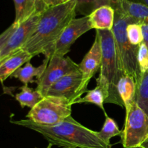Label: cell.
<instances>
[{
    "label": "cell",
    "mask_w": 148,
    "mask_h": 148,
    "mask_svg": "<svg viewBox=\"0 0 148 148\" xmlns=\"http://www.w3.org/2000/svg\"><path fill=\"white\" fill-rule=\"evenodd\" d=\"M11 122L40 133L49 143L60 147L111 148V145H107L100 139L98 131L84 126L72 115L52 126L38 124L29 119Z\"/></svg>",
    "instance_id": "obj_1"
},
{
    "label": "cell",
    "mask_w": 148,
    "mask_h": 148,
    "mask_svg": "<svg viewBox=\"0 0 148 148\" xmlns=\"http://www.w3.org/2000/svg\"><path fill=\"white\" fill-rule=\"evenodd\" d=\"M77 0H69L59 5L47 7L36 29L22 49L33 57L43 54L51 46L76 16Z\"/></svg>",
    "instance_id": "obj_2"
},
{
    "label": "cell",
    "mask_w": 148,
    "mask_h": 148,
    "mask_svg": "<svg viewBox=\"0 0 148 148\" xmlns=\"http://www.w3.org/2000/svg\"><path fill=\"white\" fill-rule=\"evenodd\" d=\"M96 32L100 36L102 48L101 71L96 78V84L103 86L108 92V97L105 103H111L124 107L118 92L119 81L124 74L120 67L113 32L111 30H96Z\"/></svg>",
    "instance_id": "obj_3"
},
{
    "label": "cell",
    "mask_w": 148,
    "mask_h": 148,
    "mask_svg": "<svg viewBox=\"0 0 148 148\" xmlns=\"http://www.w3.org/2000/svg\"><path fill=\"white\" fill-rule=\"evenodd\" d=\"M131 23H139L135 19L115 10V19L111 30L114 35L120 67L124 75H130L135 79L137 85L142 73L137 61L139 46H134L131 44L127 37V27Z\"/></svg>",
    "instance_id": "obj_4"
},
{
    "label": "cell",
    "mask_w": 148,
    "mask_h": 148,
    "mask_svg": "<svg viewBox=\"0 0 148 148\" xmlns=\"http://www.w3.org/2000/svg\"><path fill=\"white\" fill-rule=\"evenodd\" d=\"M71 100L62 97L46 95L26 115V118L38 124L52 126L71 115Z\"/></svg>",
    "instance_id": "obj_5"
},
{
    "label": "cell",
    "mask_w": 148,
    "mask_h": 148,
    "mask_svg": "<svg viewBox=\"0 0 148 148\" xmlns=\"http://www.w3.org/2000/svg\"><path fill=\"white\" fill-rule=\"evenodd\" d=\"M121 137L124 148L142 145L148 137V116L135 102L126 112Z\"/></svg>",
    "instance_id": "obj_6"
},
{
    "label": "cell",
    "mask_w": 148,
    "mask_h": 148,
    "mask_svg": "<svg viewBox=\"0 0 148 148\" xmlns=\"http://www.w3.org/2000/svg\"><path fill=\"white\" fill-rule=\"evenodd\" d=\"M91 30L89 23V16H82L74 18L64 30L59 39L43 52L45 57L52 56L64 57L70 51V47L79 37Z\"/></svg>",
    "instance_id": "obj_7"
},
{
    "label": "cell",
    "mask_w": 148,
    "mask_h": 148,
    "mask_svg": "<svg viewBox=\"0 0 148 148\" xmlns=\"http://www.w3.org/2000/svg\"><path fill=\"white\" fill-rule=\"evenodd\" d=\"M79 71V65L69 57L52 56L43 73L37 78V89L43 96H46L49 89L55 82L64 75Z\"/></svg>",
    "instance_id": "obj_8"
},
{
    "label": "cell",
    "mask_w": 148,
    "mask_h": 148,
    "mask_svg": "<svg viewBox=\"0 0 148 148\" xmlns=\"http://www.w3.org/2000/svg\"><path fill=\"white\" fill-rule=\"evenodd\" d=\"M46 8L47 7L41 1L37 10L28 19L17 26L3 47L0 55V63L13 53L23 48L33 34L42 14Z\"/></svg>",
    "instance_id": "obj_9"
},
{
    "label": "cell",
    "mask_w": 148,
    "mask_h": 148,
    "mask_svg": "<svg viewBox=\"0 0 148 148\" xmlns=\"http://www.w3.org/2000/svg\"><path fill=\"white\" fill-rule=\"evenodd\" d=\"M102 62V48L100 36L96 32L92 46L79 64V71L82 73V83L78 91V99L88 91V84L97 71L100 69Z\"/></svg>",
    "instance_id": "obj_10"
},
{
    "label": "cell",
    "mask_w": 148,
    "mask_h": 148,
    "mask_svg": "<svg viewBox=\"0 0 148 148\" xmlns=\"http://www.w3.org/2000/svg\"><path fill=\"white\" fill-rule=\"evenodd\" d=\"M82 78V73L79 71L64 75L49 89L46 95L66 98L71 100L74 104L78 99L77 94Z\"/></svg>",
    "instance_id": "obj_11"
},
{
    "label": "cell",
    "mask_w": 148,
    "mask_h": 148,
    "mask_svg": "<svg viewBox=\"0 0 148 148\" xmlns=\"http://www.w3.org/2000/svg\"><path fill=\"white\" fill-rule=\"evenodd\" d=\"M33 57L23 49L13 53L0 63V82L4 83L18 68L29 62Z\"/></svg>",
    "instance_id": "obj_12"
},
{
    "label": "cell",
    "mask_w": 148,
    "mask_h": 148,
    "mask_svg": "<svg viewBox=\"0 0 148 148\" xmlns=\"http://www.w3.org/2000/svg\"><path fill=\"white\" fill-rule=\"evenodd\" d=\"M112 7L135 19L139 23H148V6L145 4L128 0H114Z\"/></svg>",
    "instance_id": "obj_13"
},
{
    "label": "cell",
    "mask_w": 148,
    "mask_h": 148,
    "mask_svg": "<svg viewBox=\"0 0 148 148\" xmlns=\"http://www.w3.org/2000/svg\"><path fill=\"white\" fill-rule=\"evenodd\" d=\"M88 16L91 29L112 30L115 19V10L111 6L105 5L99 7Z\"/></svg>",
    "instance_id": "obj_14"
},
{
    "label": "cell",
    "mask_w": 148,
    "mask_h": 148,
    "mask_svg": "<svg viewBox=\"0 0 148 148\" xmlns=\"http://www.w3.org/2000/svg\"><path fill=\"white\" fill-rule=\"evenodd\" d=\"M49 59H50L49 58L45 57L44 60L43 61V63L38 67H34L29 61V62H26L24 66H22L18 68L10 77L17 78L22 83H23L24 84H27V85L30 83H36L34 77L38 78L43 73L47 67Z\"/></svg>",
    "instance_id": "obj_15"
},
{
    "label": "cell",
    "mask_w": 148,
    "mask_h": 148,
    "mask_svg": "<svg viewBox=\"0 0 148 148\" xmlns=\"http://www.w3.org/2000/svg\"><path fill=\"white\" fill-rule=\"evenodd\" d=\"M137 82L132 76L123 75L118 84V92L124 103L126 112L129 111L132 104L135 102Z\"/></svg>",
    "instance_id": "obj_16"
},
{
    "label": "cell",
    "mask_w": 148,
    "mask_h": 148,
    "mask_svg": "<svg viewBox=\"0 0 148 148\" xmlns=\"http://www.w3.org/2000/svg\"><path fill=\"white\" fill-rule=\"evenodd\" d=\"M15 8V18L13 23L20 25L28 19L37 10L40 0H13Z\"/></svg>",
    "instance_id": "obj_17"
},
{
    "label": "cell",
    "mask_w": 148,
    "mask_h": 148,
    "mask_svg": "<svg viewBox=\"0 0 148 148\" xmlns=\"http://www.w3.org/2000/svg\"><path fill=\"white\" fill-rule=\"evenodd\" d=\"M108 94L106 90L101 84H96V86L91 90H88L85 97H81L75 102V104L81 103H90L98 106L104 112V114L107 115L104 107L106 100L108 99Z\"/></svg>",
    "instance_id": "obj_18"
},
{
    "label": "cell",
    "mask_w": 148,
    "mask_h": 148,
    "mask_svg": "<svg viewBox=\"0 0 148 148\" xmlns=\"http://www.w3.org/2000/svg\"><path fill=\"white\" fill-rule=\"evenodd\" d=\"M20 89V92L15 94V99L22 108L28 107L32 109L44 97L37 89L30 88L27 84H24Z\"/></svg>",
    "instance_id": "obj_19"
},
{
    "label": "cell",
    "mask_w": 148,
    "mask_h": 148,
    "mask_svg": "<svg viewBox=\"0 0 148 148\" xmlns=\"http://www.w3.org/2000/svg\"><path fill=\"white\" fill-rule=\"evenodd\" d=\"M135 102L148 116V70L142 73L137 85Z\"/></svg>",
    "instance_id": "obj_20"
},
{
    "label": "cell",
    "mask_w": 148,
    "mask_h": 148,
    "mask_svg": "<svg viewBox=\"0 0 148 148\" xmlns=\"http://www.w3.org/2000/svg\"><path fill=\"white\" fill-rule=\"evenodd\" d=\"M114 0H77L76 11L77 14L83 16H88L96 9L105 5L112 7Z\"/></svg>",
    "instance_id": "obj_21"
},
{
    "label": "cell",
    "mask_w": 148,
    "mask_h": 148,
    "mask_svg": "<svg viewBox=\"0 0 148 148\" xmlns=\"http://www.w3.org/2000/svg\"><path fill=\"white\" fill-rule=\"evenodd\" d=\"M104 124L100 131H98V135L100 139L106 144L111 145L110 140L111 138L116 136H121V131H120L116 122L107 115H106Z\"/></svg>",
    "instance_id": "obj_22"
},
{
    "label": "cell",
    "mask_w": 148,
    "mask_h": 148,
    "mask_svg": "<svg viewBox=\"0 0 148 148\" xmlns=\"http://www.w3.org/2000/svg\"><path fill=\"white\" fill-rule=\"evenodd\" d=\"M127 34L129 40L134 46H139L143 42V28L141 23H131L127 27Z\"/></svg>",
    "instance_id": "obj_23"
},
{
    "label": "cell",
    "mask_w": 148,
    "mask_h": 148,
    "mask_svg": "<svg viewBox=\"0 0 148 148\" xmlns=\"http://www.w3.org/2000/svg\"><path fill=\"white\" fill-rule=\"evenodd\" d=\"M137 61L141 73L148 70V49L144 42H142L138 46Z\"/></svg>",
    "instance_id": "obj_24"
},
{
    "label": "cell",
    "mask_w": 148,
    "mask_h": 148,
    "mask_svg": "<svg viewBox=\"0 0 148 148\" xmlns=\"http://www.w3.org/2000/svg\"><path fill=\"white\" fill-rule=\"evenodd\" d=\"M18 25L15 24V23H13L10 27L7 28L4 31H3L2 33L0 34V55H1V51H2L3 47H4V44H6L7 41L8 40V39L10 38V36L12 34L13 32L14 31V30L16 29V28L17 27Z\"/></svg>",
    "instance_id": "obj_25"
},
{
    "label": "cell",
    "mask_w": 148,
    "mask_h": 148,
    "mask_svg": "<svg viewBox=\"0 0 148 148\" xmlns=\"http://www.w3.org/2000/svg\"><path fill=\"white\" fill-rule=\"evenodd\" d=\"M47 7H54L64 3V0H40Z\"/></svg>",
    "instance_id": "obj_26"
},
{
    "label": "cell",
    "mask_w": 148,
    "mask_h": 148,
    "mask_svg": "<svg viewBox=\"0 0 148 148\" xmlns=\"http://www.w3.org/2000/svg\"><path fill=\"white\" fill-rule=\"evenodd\" d=\"M142 28H143V42L145 44L148 49V23H142Z\"/></svg>",
    "instance_id": "obj_27"
},
{
    "label": "cell",
    "mask_w": 148,
    "mask_h": 148,
    "mask_svg": "<svg viewBox=\"0 0 148 148\" xmlns=\"http://www.w3.org/2000/svg\"><path fill=\"white\" fill-rule=\"evenodd\" d=\"M128 1H132V2L140 3V4H145V5L148 6V0H128Z\"/></svg>",
    "instance_id": "obj_28"
},
{
    "label": "cell",
    "mask_w": 148,
    "mask_h": 148,
    "mask_svg": "<svg viewBox=\"0 0 148 148\" xmlns=\"http://www.w3.org/2000/svg\"><path fill=\"white\" fill-rule=\"evenodd\" d=\"M142 145H143V146H144L145 147L148 148V137L147 138V139H146V140L143 142V144Z\"/></svg>",
    "instance_id": "obj_29"
},
{
    "label": "cell",
    "mask_w": 148,
    "mask_h": 148,
    "mask_svg": "<svg viewBox=\"0 0 148 148\" xmlns=\"http://www.w3.org/2000/svg\"><path fill=\"white\" fill-rule=\"evenodd\" d=\"M129 148H146V147H145L143 146V145H139V146L132 147H129Z\"/></svg>",
    "instance_id": "obj_30"
},
{
    "label": "cell",
    "mask_w": 148,
    "mask_h": 148,
    "mask_svg": "<svg viewBox=\"0 0 148 148\" xmlns=\"http://www.w3.org/2000/svg\"><path fill=\"white\" fill-rule=\"evenodd\" d=\"M52 146H53V145H52V144H51V143H49V145H48L47 147H46V148H51Z\"/></svg>",
    "instance_id": "obj_31"
},
{
    "label": "cell",
    "mask_w": 148,
    "mask_h": 148,
    "mask_svg": "<svg viewBox=\"0 0 148 148\" xmlns=\"http://www.w3.org/2000/svg\"><path fill=\"white\" fill-rule=\"evenodd\" d=\"M69 1V0H64V2H66V1Z\"/></svg>",
    "instance_id": "obj_32"
}]
</instances>
